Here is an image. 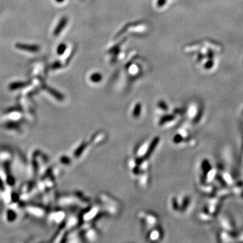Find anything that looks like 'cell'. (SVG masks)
I'll return each mask as SVG.
<instances>
[{
  "label": "cell",
  "mask_w": 243,
  "mask_h": 243,
  "mask_svg": "<svg viewBox=\"0 0 243 243\" xmlns=\"http://www.w3.org/2000/svg\"><path fill=\"white\" fill-rule=\"evenodd\" d=\"M68 23V18H62V19L60 20V21L59 22V24L57 25V27L56 28V29L54 30L53 31V34L54 35H58V34L61 33V31H62L64 27L66 26Z\"/></svg>",
  "instance_id": "cell-1"
},
{
  "label": "cell",
  "mask_w": 243,
  "mask_h": 243,
  "mask_svg": "<svg viewBox=\"0 0 243 243\" xmlns=\"http://www.w3.org/2000/svg\"><path fill=\"white\" fill-rule=\"evenodd\" d=\"M16 47L19 50L30 51V52H36L39 50V47L37 45H24V44H17Z\"/></svg>",
  "instance_id": "cell-2"
},
{
  "label": "cell",
  "mask_w": 243,
  "mask_h": 243,
  "mask_svg": "<svg viewBox=\"0 0 243 243\" xmlns=\"http://www.w3.org/2000/svg\"><path fill=\"white\" fill-rule=\"evenodd\" d=\"M91 80L94 83H98L102 79V76L100 73H98V72H95V73L92 74L91 75Z\"/></svg>",
  "instance_id": "cell-3"
},
{
  "label": "cell",
  "mask_w": 243,
  "mask_h": 243,
  "mask_svg": "<svg viewBox=\"0 0 243 243\" xmlns=\"http://www.w3.org/2000/svg\"><path fill=\"white\" fill-rule=\"evenodd\" d=\"M66 50V45L65 44H60L58 47H57V54L58 55H62L63 53H64V51Z\"/></svg>",
  "instance_id": "cell-4"
},
{
  "label": "cell",
  "mask_w": 243,
  "mask_h": 243,
  "mask_svg": "<svg viewBox=\"0 0 243 243\" xmlns=\"http://www.w3.org/2000/svg\"><path fill=\"white\" fill-rule=\"evenodd\" d=\"M24 85V84L22 83H14L13 84H11V85H10V89H16L20 88V87H22Z\"/></svg>",
  "instance_id": "cell-5"
},
{
  "label": "cell",
  "mask_w": 243,
  "mask_h": 243,
  "mask_svg": "<svg viewBox=\"0 0 243 243\" xmlns=\"http://www.w3.org/2000/svg\"><path fill=\"white\" fill-rule=\"evenodd\" d=\"M165 3H166V0H158L157 5L159 7H161L163 6Z\"/></svg>",
  "instance_id": "cell-6"
},
{
  "label": "cell",
  "mask_w": 243,
  "mask_h": 243,
  "mask_svg": "<svg viewBox=\"0 0 243 243\" xmlns=\"http://www.w3.org/2000/svg\"><path fill=\"white\" fill-rule=\"evenodd\" d=\"M56 1L57 2H58V3H62V2H63V1H64V0H56Z\"/></svg>",
  "instance_id": "cell-7"
}]
</instances>
